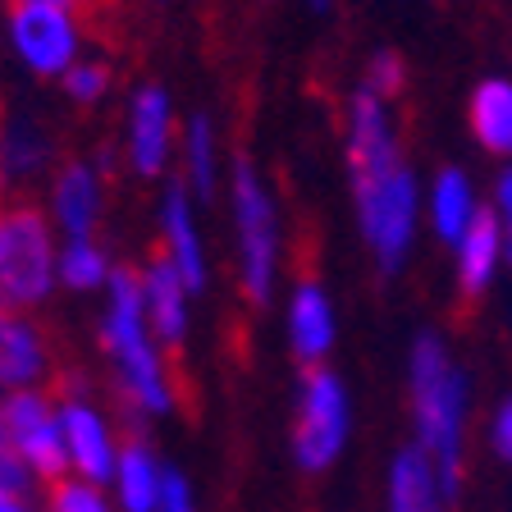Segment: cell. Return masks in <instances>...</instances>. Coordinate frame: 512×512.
I'll return each instance as SVG.
<instances>
[{
  "instance_id": "1",
  "label": "cell",
  "mask_w": 512,
  "mask_h": 512,
  "mask_svg": "<svg viewBox=\"0 0 512 512\" xmlns=\"http://www.w3.org/2000/svg\"><path fill=\"white\" fill-rule=\"evenodd\" d=\"M389 101L375 96L371 87L357 92L352 101V188H357V215H362V234L371 243L375 261L384 275H394L412 252L416 238V179L398 156V138L389 128Z\"/></svg>"
},
{
  "instance_id": "2",
  "label": "cell",
  "mask_w": 512,
  "mask_h": 512,
  "mask_svg": "<svg viewBox=\"0 0 512 512\" xmlns=\"http://www.w3.org/2000/svg\"><path fill=\"white\" fill-rule=\"evenodd\" d=\"M407 398H412V444L439 467L448 494L458 499L467 476V416L471 380L435 330L416 334L407 357Z\"/></svg>"
},
{
  "instance_id": "3",
  "label": "cell",
  "mask_w": 512,
  "mask_h": 512,
  "mask_svg": "<svg viewBox=\"0 0 512 512\" xmlns=\"http://www.w3.org/2000/svg\"><path fill=\"white\" fill-rule=\"evenodd\" d=\"M101 348L115 357L119 389H124L133 412H170L174 389L170 375L160 366L156 334L147 325V298H142V275L138 270H110V311L101 320Z\"/></svg>"
},
{
  "instance_id": "4",
  "label": "cell",
  "mask_w": 512,
  "mask_h": 512,
  "mask_svg": "<svg viewBox=\"0 0 512 512\" xmlns=\"http://www.w3.org/2000/svg\"><path fill=\"white\" fill-rule=\"evenodd\" d=\"M60 275L42 211L32 202L0 206V302L5 307H32L51 293V279Z\"/></svg>"
},
{
  "instance_id": "5",
  "label": "cell",
  "mask_w": 512,
  "mask_h": 512,
  "mask_svg": "<svg viewBox=\"0 0 512 512\" xmlns=\"http://www.w3.org/2000/svg\"><path fill=\"white\" fill-rule=\"evenodd\" d=\"M352 407L348 389L330 366H307L298 389V416H293V462L302 471H330L348 448Z\"/></svg>"
},
{
  "instance_id": "6",
  "label": "cell",
  "mask_w": 512,
  "mask_h": 512,
  "mask_svg": "<svg viewBox=\"0 0 512 512\" xmlns=\"http://www.w3.org/2000/svg\"><path fill=\"white\" fill-rule=\"evenodd\" d=\"M5 412V426H10V439L19 448L23 467L32 471V480H55L69 476V444H64V421H60V407H55L51 394L42 389H19L0 403Z\"/></svg>"
},
{
  "instance_id": "7",
  "label": "cell",
  "mask_w": 512,
  "mask_h": 512,
  "mask_svg": "<svg viewBox=\"0 0 512 512\" xmlns=\"http://www.w3.org/2000/svg\"><path fill=\"white\" fill-rule=\"evenodd\" d=\"M238 238H243V288L252 302L270 298V279H275V215H270L266 192L256 188L252 165L238 160Z\"/></svg>"
},
{
  "instance_id": "8",
  "label": "cell",
  "mask_w": 512,
  "mask_h": 512,
  "mask_svg": "<svg viewBox=\"0 0 512 512\" xmlns=\"http://www.w3.org/2000/svg\"><path fill=\"white\" fill-rule=\"evenodd\" d=\"M60 421H64V444H69V467H74V476L92 480V485H110V480H115L119 448H124L115 439V430H110V421L96 412L87 398H64Z\"/></svg>"
},
{
  "instance_id": "9",
  "label": "cell",
  "mask_w": 512,
  "mask_h": 512,
  "mask_svg": "<svg viewBox=\"0 0 512 512\" xmlns=\"http://www.w3.org/2000/svg\"><path fill=\"white\" fill-rule=\"evenodd\" d=\"M508 266V247H503V224L494 215V206H480V215L471 220V229L453 247V270H458V293L467 302L485 298L499 279V270Z\"/></svg>"
},
{
  "instance_id": "10",
  "label": "cell",
  "mask_w": 512,
  "mask_h": 512,
  "mask_svg": "<svg viewBox=\"0 0 512 512\" xmlns=\"http://www.w3.org/2000/svg\"><path fill=\"white\" fill-rule=\"evenodd\" d=\"M448 508H453V494H448L435 462L416 444L398 448L389 458V476H384V512H448Z\"/></svg>"
},
{
  "instance_id": "11",
  "label": "cell",
  "mask_w": 512,
  "mask_h": 512,
  "mask_svg": "<svg viewBox=\"0 0 512 512\" xmlns=\"http://www.w3.org/2000/svg\"><path fill=\"white\" fill-rule=\"evenodd\" d=\"M188 293L179 266L170 261V252L151 261V270L142 275V298H147V325L156 334V343L165 352L183 348V334H188Z\"/></svg>"
},
{
  "instance_id": "12",
  "label": "cell",
  "mask_w": 512,
  "mask_h": 512,
  "mask_svg": "<svg viewBox=\"0 0 512 512\" xmlns=\"http://www.w3.org/2000/svg\"><path fill=\"white\" fill-rule=\"evenodd\" d=\"M51 371V352H46L42 330L23 320L14 307H0V389H37V380Z\"/></svg>"
},
{
  "instance_id": "13",
  "label": "cell",
  "mask_w": 512,
  "mask_h": 512,
  "mask_svg": "<svg viewBox=\"0 0 512 512\" xmlns=\"http://www.w3.org/2000/svg\"><path fill=\"white\" fill-rule=\"evenodd\" d=\"M14 42L32 69L60 74L74 55V28L55 5H23V10H14Z\"/></svg>"
},
{
  "instance_id": "14",
  "label": "cell",
  "mask_w": 512,
  "mask_h": 512,
  "mask_svg": "<svg viewBox=\"0 0 512 512\" xmlns=\"http://www.w3.org/2000/svg\"><path fill=\"white\" fill-rule=\"evenodd\" d=\"M288 343H293V357L302 366H320L334 348V307L325 298V288L298 284L293 293V307H288Z\"/></svg>"
},
{
  "instance_id": "15",
  "label": "cell",
  "mask_w": 512,
  "mask_h": 512,
  "mask_svg": "<svg viewBox=\"0 0 512 512\" xmlns=\"http://www.w3.org/2000/svg\"><path fill=\"white\" fill-rule=\"evenodd\" d=\"M115 503L119 512H156L160 508V485H165V462L151 453L142 439H124L115 462Z\"/></svg>"
},
{
  "instance_id": "16",
  "label": "cell",
  "mask_w": 512,
  "mask_h": 512,
  "mask_svg": "<svg viewBox=\"0 0 512 512\" xmlns=\"http://www.w3.org/2000/svg\"><path fill=\"white\" fill-rule=\"evenodd\" d=\"M471 133L490 156H512V83L508 78H485L471 92Z\"/></svg>"
},
{
  "instance_id": "17",
  "label": "cell",
  "mask_w": 512,
  "mask_h": 512,
  "mask_svg": "<svg viewBox=\"0 0 512 512\" xmlns=\"http://www.w3.org/2000/svg\"><path fill=\"white\" fill-rule=\"evenodd\" d=\"M476 215H480V202H476V192H471L467 174L439 170L435 188H430V224H435V234L444 238L448 247H458V238L471 229Z\"/></svg>"
},
{
  "instance_id": "18",
  "label": "cell",
  "mask_w": 512,
  "mask_h": 512,
  "mask_svg": "<svg viewBox=\"0 0 512 512\" xmlns=\"http://www.w3.org/2000/svg\"><path fill=\"white\" fill-rule=\"evenodd\" d=\"M165 142H170V110H165V96L156 87H147L138 96V106H133V160H138L142 174L160 170Z\"/></svg>"
},
{
  "instance_id": "19",
  "label": "cell",
  "mask_w": 512,
  "mask_h": 512,
  "mask_svg": "<svg viewBox=\"0 0 512 512\" xmlns=\"http://www.w3.org/2000/svg\"><path fill=\"white\" fill-rule=\"evenodd\" d=\"M165 234H170V261L179 266L183 284L197 293L206 284V266H202V247H197V234H192V220H188V202L183 192H170L165 202Z\"/></svg>"
},
{
  "instance_id": "20",
  "label": "cell",
  "mask_w": 512,
  "mask_h": 512,
  "mask_svg": "<svg viewBox=\"0 0 512 512\" xmlns=\"http://www.w3.org/2000/svg\"><path fill=\"white\" fill-rule=\"evenodd\" d=\"M55 211L60 224L69 229V238H92V220H96V183L83 165H69L60 174V188H55Z\"/></svg>"
},
{
  "instance_id": "21",
  "label": "cell",
  "mask_w": 512,
  "mask_h": 512,
  "mask_svg": "<svg viewBox=\"0 0 512 512\" xmlns=\"http://www.w3.org/2000/svg\"><path fill=\"white\" fill-rule=\"evenodd\" d=\"M106 256L92 247V238H69V247H64L60 256V279L69 288H78V293H87V288L106 284Z\"/></svg>"
},
{
  "instance_id": "22",
  "label": "cell",
  "mask_w": 512,
  "mask_h": 512,
  "mask_svg": "<svg viewBox=\"0 0 512 512\" xmlns=\"http://www.w3.org/2000/svg\"><path fill=\"white\" fill-rule=\"evenodd\" d=\"M46 512H119L115 499H106V490L101 485H92V480L83 476H64L51 485V499H46Z\"/></svg>"
},
{
  "instance_id": "23",
  "label": "cell",
  "mask_w": 512,
  "mask_h": 512,
  "mask_svg": "<svg viewBox=\"0 0 512 512\" xmlns=\"http://www.w3.org/2000/svg\"><path fill=\"white\" fill-rule=\"evenodd\" d=\"M407 83V69L403 60H398L394 51H380L371 60V69H366V87H371L375 96H384V101H398V92H403Z\"/></svg>"
},
{
  "instance_id": "24",
  "label": "cell",
  "mask_w": 512,
  "mask_h": 512,
  "mask_svg": "<svg viewBox=\"0 0 512 512\" xmlns=\"http://www.w3.org/2000/svg\"><path fill=\"white\" fill-rule=\"evenodd\" d=\"M0 485H5V490H19V494L32 490V471L23 467L19 448H14L10 426H5V412H0Z\"/></svg>"
},
{
  "instance_id": "25",
  "label": "cell",
  "mask_w": 512,
  "mask_h": 512,
  "mask_svg": "<svg viewBox=\"0 0 512 512\" xmlns=\"http://www.w3.org/2000/svg\"><path fill=\"white\" fill-rule=\"evenodd\" d=\"M485 444H490L494 458L512 467V394H503L499 403H494L490 426H485Z\"/></svg>"
},
{
  "instance_id": "26",
  "label": "cell",
  "mask_w": 512,
  "mask_h": 512,
  "mask_svg": "<svg viewBox=\"0 0 512 512\" xmlns=\"http://www.w3.org/2000/svg\"><path fill=\"white\" fill-rule=\"evenodd\" d=\"M156 512H197V494L192 480L179 467H165V485H160V508Z\"/></svg>"
},
{
  "instance_id": "27",
  "label": "cell",
  "mask_w": 512,
  "mask_h": 512,
  "mask_svg": "<svg viewBox=\"0 0 512 512\" xmlns=\"http://www.w3.org/2000/svg\"><path fill=\"white\" fill-rule=\"evenodd\" d=\"M192 179L197 188L211 192L215 174H211V124L206 119H192Z\"/></svg>"
},
{
  "instance_id": "28",
  "label": "cell",
  "mask_w": 512,
  "mask_h": 512,
  "mask_svg": "<svg viewBox=\"0 0 512 512\" xmlns=\"http://www.w3.org/2000/svg\"><path fill=\"white\" fill-rule=\"evenodd\" d=\"M490 206L503 224V247H508V270H512V165L499 174V183H494V202Z\"/></svg>"
},
{
  "instance_id": "29",
  "label": "cell",
  "mask_w": 512,
  "mask_h": 512,
  "mask_svg": "<svg viewBox=\"0 0 512 512\" xmlns=\"http://www.w3.org/2000/svg\"><path fill=\"white\" fill-rule=\"evenodd\" d=\"M69 92H74L78 101L101 96L106 92V69H101V64H83V69H74V74H69Z\"/></svg>"
},
{
  "instance_id": "30",
  "label": "cell",
  "mask_w": 512,
  "mask_h": 512,
  "mask_svg": "<svg viewBox=\"0 0 512 512\" xmlns=\"http://www.w3.org/2000/svg\"><path fill=\"white\" fill-rule=\"evenodd\" d=\"M0 512H32L28 494H19V490H5V485H0Z\"/></svg>"
},
{
  "instance_id": "31",
  "label": "cell",
  "mask_w": 512,
  "mask_h": 512,
  "mask_svg": "<svg viewBox=\"0 0 512 512\" xmlns=\"http://www.w3.org/2000/svg\"><path fill=\"white\" fill-rule=\"evenodd\" d=\"M23 5H55V10H64V5H74V0H10V10H23Z\"/></svg>"
},
{
  "instance_id": "32",
  "label": "cell",
  "mask_w": 512,
  "mask_h": 512,
  "mask_svg": "<svg viewBox=\"0 0 512 512\" xmlns=\"http://www.w3.org/2000/svg\"><path fill=\"white\" fill-rule=\"evenodd\" d=\"M311 5H330V0H311Z\"/></svg>"
},
{
  "instance_id": "33",
  "label": "cell",
  "mask_w": 512,
  "mask_h": 512,
  "mask_svg": "<svg viewBox=\"0 0 512 512\" xmlns=\"http://www.w3.org/2000/svg\"><path fill=\"white\" fill-rule=\"evenodd\" d=\"M0 307H5V302H0Z\"/></svg>"
}]
</instances>
